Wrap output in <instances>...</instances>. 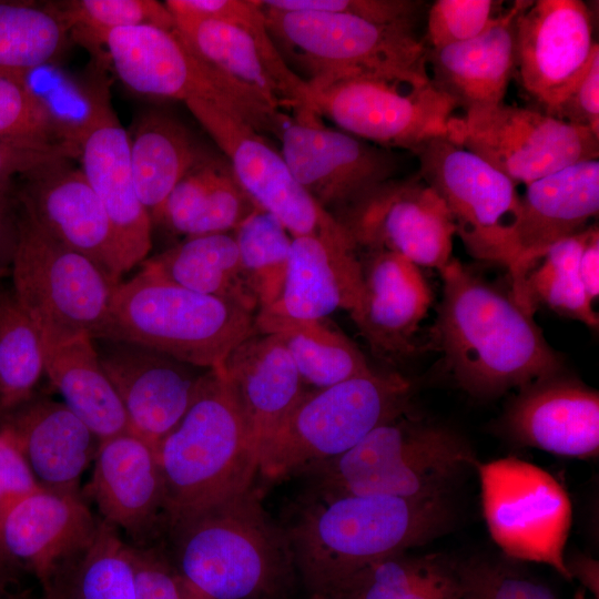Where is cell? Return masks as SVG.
I'll use <instances>...</instances> for the list:
<instances>
[{
	"mask_svg": "<svg viewBox=\"0 0 599 599\" xmlns=\"http://www.w3.org/2000/svg\"><path fill=\"white\" fill-rule=\"evenodd\" d=\"M588 227L550 246L529 270L522 288V303L529 312L534 313L536 305L542 304L561 316L598 328V313L579 274Z\"/></svg>",
	"mask_w": 599,
	"mask_h": 599,
	"instance_id": "cell-39",
	"label": "cell"
},
{
	"mask_svg": "<svg viewBox=\"0 0 599 599\" xmlns=\"http://www.w3.org/2000/svg\"><path fill=\"white\" fill-rule=\"evenodd\" d=\"M337 220L357 248L392 252L438 272L453 258L451 215L418 174L377 185L345 207Z\"/></svg>",
	"mask_w": 599,
	"mask_h": 599,
	"instance_id": "cell-17",
	"label": "cell"
},
{
	"mask_svg": "<svg viewBox=\"0 0 599 599\" xmlns=\"http://www.w3.org/2000/svg\"><path fill=\"white\" fill-rule=\"evenodd\" d=\"M87 491L101 520L146 545L165 522L156 447L128 430L101 440Z\"/></svg>",
	"mask_w": 599,
	"mask_h": 599,
	"instance_id": "cell-24",
	"label": "cell"
},
{
	"mask_svg": "<svg viewBox=\"0 0 599 599\" xmlns=\"http://www.w3.org/2000/svg\"><path fill=\"white\" fill-rule=\"evenodd\" d=\"M415 154L419 161L417 174L445 202L468 254L507 267L512 281L519 258L517 185L446 136L427 142Z\"/></svg>",
	"mask_w": 599,
	"mask_h": 599,
	"instance_id": "cell-12",
	"label": "cell"
},
{
	"mask_svg": "<svg viewBox=\"0 0 599 599\" xmlns=\"http://www.w3.org/2000/svg\"><path fill=\"white\" fill-rule=\"evenodd\" d=\"M41 487L17 446L0 432V522L12 505ZM4 567L0 555V571Z\"/></svg>",
	"mask_w": 599,
	"mask_h": 599,
	"instance_id": "cell-52",
	"label": "cell"
},
{
	"mask_svg": "<svg viewBox=\"0 0 599 599\" xmlns=\"http://www.w3.org/2000/svg\"><path fill=\"white\" fill-rule=\"evenodd\" d=\"M142 263V268L187 290L258 311L242 272L236 242L229 233L186 237Z\"/></svg>",
	"mask_w": 599,
	"mask_h": 599,
	"instance_id": "cell-35",
	"label": "cell"
},
{
	"mask_svg": "<svg viewBox=\"0 0 599 599\" xmlns=\"http://www.w3.org/2000/svg\"><path fill=\"white\" fill-rule=\"evenodd\" d=\"M446 138L485 160L516 185H528L599 156V138L588 129L505 101L454 115Z\"/></svg>",
	"mask_w": 599,
	"mask_h": 599,
	"instance_id": "cell-14",
	"label": "cell"
},
{
	"mask_svg": "<svg viewBox=\"0 0 599 599\" xmlns=\"http://www.w3.org/2000/svg\"><path fill=\"white\" fill-rule=\"evenodd\" d=\"M19 179L13 186L19 207L52 238L120 282L126 271L113 227L82 170L59 160Z\"/></svg>",
	"mask_w": 599,
	"mask_h": 599,
	"instance_id": "cell-22",
	"label": "cell"
},
{
	"mask_svg": "<svg viewBox=\"0 0 599 599\" xmlns=\"http://www.w3.org/2000/svg\"><path fill=\"white\" fill-rule=\"evenodd\" d=\"M255 312L169 282L145 268L115 286L99 337L154 348L214 368L255 332Z\"/></svg>",
	"mask_w": 599,
	"mask_h": 599,
	"instance_id": "cell-6",
	"label": "cell"
},
{
	"mask_svg": "<svg viewBox=\"0 0 599 599\" xmlns=\"http://www.w3.org/2000/svg\"><path fill=\"white\" fill-rule=\"evenodd\" d=\"M453 522L445 496L403 498L306 490L284 527L309 599L359 568L427 544Z\"/></svg>",
	"mask_w": 599,
	"mask_h": 599,
	"instance_id": "cell-2",
	"label": "cell"
},
{
	"mask_svg": "<svg viewBox=\"0 0 599 599\" xmlns=\"http://www.w3.org/2000/svg\"><path fill=\"white\" fill-rule=\"evenodd\" d=\"M551 116L588 129L599 138V45Z\"/></svg>",
	"mask_w": 599,
	"mask_h": 599,
	"instance_id": "cell-50",
	"label": "cell"
},
{
	"mask_svg": "<svg viewBox=\"0 0 599 599\" xmlns=\"http://www.w3.org/2000/svg\"><path fill=\"white\" fill-rule=\"evenodd\" d=\"M527 1H515L479 35L427 48L430 82L464 111L505 101L515 70V22Z\"/></svg>",
	"mask_w": 599,
	"mask_h": 599,
	"instance_id": "cell-31",
	"label": "cell"
},
{
	"mask_svg": "<svg viewBox=\"0 0 599 599\" xmlns=\"http://www.w3.org/2000/svg\"><path fill=\"white\" fill-rule=\"evenodd\" d=\"M263 11L277 49L301 68L309 85L356 77L430 83L427 45L412 27L332 12Z\"/></svg>",
	"mask_w": 599,
	"mask_h": 599,
	"instance_id": "cell-8",
	"label": "cell"
},
{
	"mask_svg": "<svg viewBox=\"0 0 599 599\" xmlns=\"http://www.w3.org/2000/svg\"><path fill=\"white\" fill-rule=\"evenodd\" d=\"M93 344L130 432L156 447L187 412L210 368L130 341L97 337Z\"/></svg>",
	"mask_w": 599,
	"mask_h": 599,
	"instance_id": "cell-20",
	"label": "cell"
},
{
	"mask_svg": "<svg viewBox=\"0 0 599 599\" xmlns=\"http://www.w3.org/2000/svg\"><path fill=\"white\" fill-rule=\"evenodd\" d=\"M363 290L352 319L372 349L385 358L410 355L434 296L420 267L387 251L359 256Z\"/></svg>",
	"mask_w": 599,
	"mask_h": 599,
	"instance_id": "cell-26",
	"label": "cell"
},
{
	"mask_svg": "<svg viewBox=\"0 0 599 599\" xmlns=\"http://www.w3.org/2000/svg\"><path fill=\"white\" fill-rule=\"evenodd\" d=\"M181 581H182L183 599H210V598L205 597L204 595L197 592L193 588H191L182 579H181Z\"/></svg>",
	"mask_w": 599,
	"mask_h": 599,
	"instance_id": "cell-56",
	"label": "cell"
},
{
	"mask_svg": "<svg viewBox=\"0 0 599 599\" xmlns=\"http://www.w3.org/2000/svg\"><path fill=\"white\" fill-rule=\"evenodd\" d=\"M205 156L189 130L173 116L149 111L130 136L131 169L152 223L179 181Z\"/></svg>",
	"mask_w": 599,
	"mask_h": 599,
	"instance_id": "cell-34",
	"label": "cell"
},
{
	"mask_svg": "<svg viewBox=\"0 0 599 599\" xmlns=\"http://www.w3.org/2000/svg\"><path fill=\"white\" fill-rule=\"evenodd\" d=\"M43 599H62V598L58 595H45Z\"/></svg>",
	"mask_w": 599,
	"mask_h": 599,
	"instance_id": "cell-59",
	"label": "cell"
},
{
	"mask_svg": "<svg viewBox=\"0 0 599 599\" xmlns=\"http://www.w3.org/2000/svg\"><path fill=\"white\" fill-rule=\"evenodd\" d=\"M439 273L443 294L432 338L444 369L463 390L491 399L565 370L534 313L510 292L455 257Z\"/></svg>",
	"mask_w": 599,
	"mask_h": 599,
	"instance_id": "cell-1",
	"label": "cell"
},
{
	"mask_svg": "<svg viewBox=\"0 0 599 599\" xmlns=\"http://www.w3.org/2000/svg\"><path fill=\"white\" fill-rule=\"evenodd\" d=\"M62 599H136L131 545L100 519L97 535L57 592Z\"/></svg>",
	"mask_w": 599,
	"mask_h": 599,
	"instance_id": "cell-42",
	"label": "cell"
},
{
	"mask_svg": "<svg viewBox=\"0 0 599 599\" xmlns=\"http://www.w3.org/2000/svg\"><path fill=\"white\" fill-rule=\"evenodd\" d=\"M579 274L588 297L595 302L599 295V229L597 224L588 227V235L579 260Z\"/></svg>",
	"mask_w": 599,
	"mask_h": 599,
	"instance_id": "cell-54",
	"label": "cell"
},
{
	"mask_svg": "<svg viewBox=\"0 0 599 599\" xmlns=\"http://www.w3.org/2000/svg\"><path fill=\"white\" fill-rule=\"evenodd\" d=\"M69 32L47 4L0 0V74L21 75L57 61Z\"/></svg>",
	"mask_w": 599,
	"mask_h": 599,
	"instance_id": "cell-40",
	"label": "cell"
},
{
	"mask_svg": "<svg viewBox=\"0 0 599 599\" xmlns=\"http://www.w3.org/2000/svg\"><path fill=\"white\" fill-rule=\"evenodd\" d=\"M0 599H11L6 590L4 571H0Z\"/></svg>",
	"mask_w": 599,
	"mask_h": 599,
	"instance_id": "cell-57",
	"label": "cell"
},
{
	"mask_svg": "<svg viewBox=\"0 0 599 599\" xmlns=\"http://www.w3.org/2000/svg\"><path fill=\"white\" fill-rule=\"evenodd\" d=\"M308 101L313 111L343 131L387 150L413 153L436 138L447 136L458 109L432 82L368 77L308 84Z\"/></svg>",
	"mask_w": 599,
	"mask_h": 599,
	"instance_id": "cell-15",
	"label": "cell"
},
{
	"mask_svg": "<svg viewBox=\"0 0 599 599\" xmlns=\"http://www.w3.org/2000/svg\"><path fill=\"white\" fill-rule=\"evenodd\" d=\"M4 433L47 489L74 491L100 440L63 403L33 394L0 414Z\"/></svg>",
	"mask_w": 599,
	"mask_h": 599,
	"instance_id": "cell-28",
	"label": "cell"
},
{
	"mask_svg": "<svg viewBox=\"0 0 599 599\" xmlns=\"http://www.w3.org/2000/svg\"><path fill=\"white\" fill-rule=\"evenodd\" d=\"M0 140L21 143L60 142L19 75L0 74Z\"/></svg>",
	"mask_w": 599,
	"mask_h": 599,
	"instance_id": "cell-47",
	"label": "cell"
},
{
	"mask_svg": "<svg viewBox=\"0 0 599 599\" xmlns=\"http://www.w3.org/2000/svg\"><path fill=\"white\" fill-rule=\"evenodd\" d=\"M102 62L88 79L48 62L19 75L45 114L55 138L80 150L89 133L113 109Z\"/></svg>",
	"mask_w": 599,
	"mask_h": 599,
	"instance_id": "cell-37",
	"label": "cell"
},
{
	"mask_svg": "<svg viewBox=\"0 0 599 599\" xmlns=\"http://www.w3.org/2000/svg\"><path fill=\"white\" fill-rule=\"evenodd\" d=\"M221 368L257 453L307 390L305 384L280 338L256 329Z\"/></svg>",
	"mask_w": 599,
	"mask_h": 599,
	"instance_id": "cell-30",
	"label": "cell"
},
{
	"mask_svg": "<svg viewBox=\"0 0 599 599\" xmlns=\"http://www.w3.org/2000/svg\"><path fill=\"white\" fill-rule=\"evenodd\" d=\"M566 568L571 580L577 579L581 588L599 599V562L592 556L575 551L565 557Z\"/></svg>",
	"mask_w": 599,
	"mask_h": 599,
	"instance_id": "cell-55",
	"label": "cell"
},
{
	"mask_svg": "<svg viewBox=\"0 0 599 599\" xmlns=\"http://www.w3.org/2000/svg\"><path fill=\"white\" fill-rule=\"evenodd\" d=\"M13 186L0 190V280L11 274L18 243V204Z\"/></svg>",
	"mask_w": 599,
	"mask_h": 599,
	"instance_id": "cell-53",
	"label": "cell"
},
{
	"mask_svg": "<svg viewBox=\"0 0 599 599\" xmlns=\"http://www.w3.org/2000/svg\"><path fill=\"white\" fill-rule=\"evenodd\" d=\"M597 45L585 2L527 1L515 22L514 74L540 111L552 115Z\"/></svg>",
	"mask_w": 599,
	"mask_h": 599,
	"instance_id": "cell-21",
	"label": "cell"
},
{
	"mask_svg": "<svg viewBox=\"0 0 599 599\" xmlns=\"http://www.w3.org/2000/svg\"><path fill=\"white\" fill-rule=\"evenodd\" d=\"M412 385L398 373H370L306 390L257 450L270 481L298 476L334 458L378 425L409 409Z\"/></svg>",
	"mask_w": 599,
	"mask_h": 599,
	"instance_id": "cell-7",
	"label": "cell"
},
{
	"mask_svg": "<svg viewBox=\"0 0 599 599\" xmlns=\"http://www.w3.org/2000/svg\"><path fill=\"white\" fill-rule=\"evenodd\" d=\"M488 532L512 560L544 564L572 581L565 564L571 526L566 489L544 468L515 456L477 463Z\"/></svg>",
	"mask_w": 599,
	"mask_h": 599,
	"instance_id": "cell-13",
	"label": "cell"
},
{
	"mask_svg": "<svg viewBox=\"0 0 599 599\" xmlns=\"http://www.w3.org/2000/svg\"><path fill=\"white\" fill-rule=\"evenodd\" d=\"M598 212V160L575 163L526 185L516 225L519 258L510 291L522 307L529 270L550 246L586 230Z\"/></svg>",
	"mask_w": 599,
	"mask_h": 599,
	"instance_id": "cell-27",
	"label": "cell"
},
{
	"mask_svg": "<svg viewBox=\"0 0 599 599\" xmlns=\"http://www.w3.org/2000/svg\"><path fill=\"white\" fill-rule=\"evenodd\" d=\"M318 118L308 109L294 112L280 136L281 153L296 181L322 209L343 211L390 180L397 162L387 149L327 128Z\"/></svg>",
	"mask_w": 599,
	"mask_h": 599,
	"instance_id": "cell-18",
	"label": "cell"
},
{
	"mask_svg": "<svg viewBox=\"0 0 599 599\" xmlns=\"http://www.w3.org/2000/svg\"><path fill=\"white\" fill-rule=\"evenodd\" d=\"M255 329L275 334L304 384L314 388H325L373 370L361 349L326 318L272 323Z\"/></svg>",
	"mask_w": 599,
	"mask_h": 599,
	"instance_id": "cell-38",
	"label": "cell"
},
{
	"mask_svg": "<svg viewBox=\"0 0 599 599\" xmlns=\"http://www.w3.org/2000/svg\"><path fill=\"white\" fill-rule=\"evenodd\" d=\"M515 445L588 459L599 454V393L565 372L519 389L500 419Z\"/></svg>",
	"mask_w": 599,
	"mask_h": 599,
	"instance_id": "cell-23",
	"label": "cell"
},
{
	"mask_svg": "<svg viewBox=\"0 0 599 599\" xmlns=\"http://www.w3.org/2000/svg\"><path fill=\"white\" fill-rule=\"evenodd\" d=\"M175 30L204 61L278 110H312L308 84L274 43L257 0H167Z\"/></svg>",
	"mask_w": 599,
	"mask_h": 599,
	"instance_id": "cell-11",
	"label": "cell"
},
{
	"mask_svg": "<svg viewBox=\"0 0 599 599\" xmlns=\"http://www.w3.org/2000/svg\"><path fill=\"white\" fill-rule=\"evenodd\" d=\"M455 568L460 599H557L545 582L505 561L470 558Z\"/></svg>",
	"mask_w": 599,
	"mask_h": 599,
	"instance_id": "cell-45",
	"label": "cell"
},
{
	"mask_svg": "<svg viewBox=\"0 0 599 599\" xmlns=\"http://www.w3.org/2000/svg\"><path fill=\"white\" fill-rule=\"evenodd\" d=\"M261 3L277 10L342 13L412 28L424 4L416 0H264Z\"/></svg>",
	"mask_w": 599,
	"mask_h": 599,
	"instance_id": "cell-48",
	"label": "cell"
},
{
	"mask_svg": "<svg viewBox=\"0 0 599 599\" xmlns=\"http://www.w3.org/2000/svg\"><path fill=\"white\" fill-rule=\"evenodd\" d=\"M44 373L42 337L11 288H0V414L26 402Z\"/></svg>",
	"mask_w": 599,
	"mask_h": 599,
	"instance_id": "cell-41",
	"label": "cell"
},
{
	"mask_svg": "<svg viewBox=\"0 0 599 599\" xmlns=\"http://www.w3.org/2000/svg\"><path fill=\"white\" fill-rule=\"evenodd\" d=\"M240 263L258 311L274 304L285 281L293 236L272 214L256 210L235 230Z\"/></svg>",
	"mask_w": 599,
	"mask_h": 599,
	"instance_id": "cell-43",
	"label": "cell"
},
{
	"mask_svg": "<svg viewBox=\"0 0 599 599\" xmlns=\"http://www.w3.org/2000/svg\"><path fill=\"white\" fill-rule=\"evenodd\" d=\"M226 164L205 156L173 187L154 222L186 237L234 231L260 209Z\"/></svg>",
	"mask_w": 599,
	"mask_h": 599,
	"instance_id": "cell-32",
	"label": "cell"
},
{
	"mask_svg": "<svg viewBox=\"0 0 599 599\" xmlns=\"http://www.w3.org/2000/svg\"><path fill=\"white\" fill-rule=\"evenodd\" d=\"M165 497L164 528L255 483L257 453L221 368H210L200 392L158 444Z\"/></svg>",
	"mask_w": 599,
	"mask_h": 599,
	"instance_id": "cell-4",
	"label": "cell"
},
{
	"mask_svg": "<svg viewBox=\"0 0 599 599\" xmlns=\"http://www.w3.org/2000/svg\"><path fill=\"white\" fill-rule=\"evenodd\" d=\"M81 170L113 227L124 268L146 260L152 221L140 201L130 161V135L116 114H108L80 146Z\"/></svg>",
	"mask_w": 599,
	"mask_h": 599,
	"instance_id": "cell-29",
	"label": "cell"
},
{
	"mask_svg": "<svg viewBox=\"0 0 599 599\" xmlns=\"http://www.w3.org/2000/svg\"><path fill=\"white\" fill-rule=\"evenodd\" d=\"M18 227L11 290L43 345L99 337L120 282L89 257L52 238L19 205Z\"/></svg>",
	"mask_w": 599,
	"mask_h": 599,
	"instance_id": "cell-10",
	"label": "cell"
},
{
	"mask_svg": "<svg viewBox=\"0 0 599 599\" xmlns=\"http://www.w3.org/2000/svg\"><path fill=\"white\" fill-rule=\"evenodd\" d=\"M99 524L78 490L41 487L4 514L0 555L4 564L27 567L45 595H54L92 544Z\"/></svg>",
	"mask_w": 599,
	"mask_h": 599,
	"instance_id": "cell-19",
	"label": "cell"
},
{
	"mask_svg": "<svg viewBox=\"0 0 599 599\" xmlns=\"http://www.w3.org/2000/svg\"><path fill=\"white\" fill-rule=\"evenodd\" d=\"M357 250L352 238L293 237L281 295L274 304L257 311L255 328L323 319L339 308L351 312L363 290Z\"/></svg>",
	"mask_w": 599,
	"mask_h": 599,
	"instance_id": "cell-25",
	"label": "cell"
},
{
	"mask_svg": "<svg viewBox=\"0 0 599 599\" xmlns=\"http://www.w3.org/2000/svg\"><path fill=\"white\" fill-rule=\"evenodd\" d=\"M572 599H589V598L587 597L586 591L582 588H578Z\"/></svg>",
	"mask_w": 599,
	"mask_h": 599,
	"instance_id": "cell-58",
	"label": "cell"
},
{
	"mask_svg": "<svg viewBox=\"0 0 599 599\" xmlns=\"http://www.w3.org/2000/svg\"><path fill=\"white\" fill-rule=\"evenodd\" d=\"M502 1L436 0L427 18L426 43L439 49L479 35L502 11Z\"/></svg>",
	"mask_w": 599,
	"mask_h": 599,
	"instance_id": "cell-46",
	"label": "cell"
},
{
	"mask_svg": "<svg viewBox=\"0 0 599 599\" xmlns=\"http://www.w3.org/2000/svg\"><path fill=\"white\" fill-rule=\"evenodd\" d=\"M477 463L458 433L408 409L301 475L315 493L428 498L445 496L453 480Z\"/></svg>",
	"mask_w": 599,
	"mask_h": 599,
	"instance_id": "cell-5",
	"label": "cell"
},
{
	"mask_svg": "<svg viewBox=\"0 0 599 599\" xmlns=\"http://www.w3.org/2000/svg\"><path fill=\"white\" fill-rule=\"evenodd\" d=\"M131 545L136 599H183L182 581L165 548Z\"/></svg>",
	"mask_w": 599,
	"mask_h": 599,
	"instance_id": "cell-49",
	"label": "cell"
},
{
	"mask_svg": "<svg viewBox=\"0 0 599 599\" xmlns=\"http://www.w3.org/2000/svg\"><path fill=\"white\" fill-rule=\"evenodd\" d=\"M185 105L226 155L244 192L293 237L352 238L343 224L306 193L282 153L260 132L206 101L190 100Z\"/></svg>",
	"mask_w": 599,
	"mask_h": 599,
	"instance_id": "cell-16",
	"label": "cell"
},
{
	"mask_svg": "<svg viewBox=\"0 0 599 599\" xmlns=\"http://www.w3.org/2000/svg\"><path fill=\"white\" fill-rule=\"evenodd\" d=\"M179 577L210 599H293L298 576L284 527L255 483L164 528Z\"/></svg>",
	"mask_w": 599,
	"mask_h": 599,
	"instance_id": "cell-3",
	"label": "cell"
},
{
	"mask_svg": "<svg viewBox=\"0 0 599 599\" xmlns=\"http://www.w3.org/2000/svg\"><path fill=\"white\" fill-rule=\"evenodd\" d=\"M315 599H460V588L455 561L406 551L359 568Z\"/></svg>",
	"mask_w": 599,
	"mask_h": 599,
	"instance_id": "cell-36",
	"label": "cell"
},
{
	"mask_svg": "<svg viewBox=\"0 0 599 599\" xmlns=\"http://www.w3.org/2000/svg\"><path fill=\"white\" fill-rule=\"evenodd\" d=\"M65 24L69 35L102 61V41L116 29L153 26L174 30V19L165 6L154 0H70L48 3Z\"/></svg>",
	"mask_w": 599,
	"mask_h": 599,
	"instance_id": "cell-44",
	"label": "cell"
},
{
	"mask_svg": "<svg viewBox=\"0 0 599 599\" xmlns=\"http://www.w3.org/2000/svg\"><path fill=\"white\" fill-rule=\"evenodd\" d=\"M79 156L80 150L68 143L35 144L0 140V190L12 187L16 176L41 165Z\"/></svg>",
	"mask_w": 599,
	"mask_h": 599,
	"instance_id": "cell-51",
	"label": "cell"
},
{
	"mask_svg": "<svg viewBox=\"0 0 599 599\" xmlns=\"http://www.w3.org/2000/svg\"><path fill=\"white\" fill-rule=\"evenodd\" d=\"M44 346V374L63 403L104 440L130 430L123 405L105 374L93 338Z\"/></svg>",
	"mask_w": 599,
	"mask_h": 599,
	"instance_id": "cell-33",
	"label": "cell"
},
{
	"mask_svg": "<svg viewBox=\"0 0 599 599\" xmlns=\"http://www.w3.org/2000/svg\"><path fill=\"white\" fill-rule=\"evenodd\" d=\"M102 48L116 75L138 93L206 101L278 139L288 121L256 91L200 58L175 29L120 28L104 37Z\"/></svg>",
	"mask_w": 599,
	"mask_h": 599,
	"instance_id": "cell-9",
	"label": "cell"
}]
</instances>
